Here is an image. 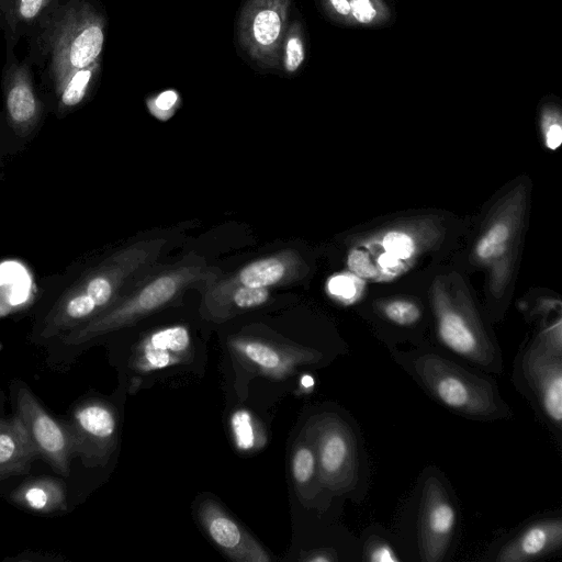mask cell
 Listing matches in <instances>:
<instances>
[{
	"label": "cell",
	"mask_w": 562,
	"mask_h": 562,
	"mask_svg": "<svg viewBox=\"0 0 562 562\" xmlns=\"http://www.w3.org/2000/svg\"><path fill=\"white\" fill-rule=\"evenodd\" d=\"M105 23L90 4L68 5L50 36V74L54 86L70 74L101 60Z\"/></svg>",
	"instance_id": "6da1fadb"
},
{
	"label": "cell",
	"mask_w": 562,
	"mask_h": 562,
	"mask_svg": "<svg viewBox=\"0 0 562 562\" xmlns=\"http://www.w3.org/2000/svg\"><path fill=\"white\" fill-rule=\"evenodd\" d=\"M292 0H247L238 20V40L251 59L265 67L281 63Z\"/></svg>",
	"instance_id": "7a4b0ae2"
},
{
	"label": "cell",
	"mask_w": 562,
	"mask_h": 562,
	"mask_svg": "<svg viewBox=\"0 0 562 562\" xmlns=\"http://www.w3.org/2000/svg\"><path fill=\"white\" fill-rule=\"evenodd\" d=\"M18 415L38 456L63 475L69 474L75 445L69 427L54 419L25 387L18 394Z\"/></svg>",
	"instance_id": "3957f363"
},
{
	"label": "cell",
	"mask_w": 562,
	"mask_h": 562,
	"mask_svg": "<svg viewBox=\"0 0 562 562\" xmlns=\"http://www.w3.org/2000/svg\"><path fill=\"white\" fill-rule=\"evenodd\" d=\"M306 436L315 445L316 461L322 482L331 490H339L351 480L353 447L348 429L337 419L322 417L311 420Z\"/></svg>",
	"instance_id": "277c9868"
},
{
	"label": "cell",
	"mask_w": 562,
	"mask_h": 562,
	"mask_svg": "<svg viewBox=\"0 0 562 562\" xmlns=\"http://www.w3.org/2000/svg\"><path fill=\"white\" fill-rule=\"evenodd\" d=\"M75 452L88 465L103 464L113 449L116 418L112 408L100 402L78 406L68 425Z\"/></svg>",
	"instance_id": "5b68a950"
},
{
	"label": "cell",
	"mask_w": 562,
	"mask_h": 562,
	"mask_svg": "<svg viewBox=\"0 0 562 562\" xmlns=\"http://www.w3.org/2000/svg\"><path fill=\"white\" fill-rule=\"evenodd\" d=\"M199 520L212 542L233 561L269 562V553L215 501L199 504Z\"/></svg>",
	"instance_id": "8992f818"
},
{
	"label": "cell",
	"mask_w": 562,
	"mask_h": 562,
	"mask_svg": "<svg viewBox=\"0 0 562 562\" xmlns=\"http://www.w3.org/2000/svg\"><path fill=\"white\" fill-rule=\"evenodd\" d=\"M423 375L439 400L447 406L470 414L488 411L490 400L482 387L472 379L446 364L441 359H424Z\"/></svg>",
	"instance_id": "52a82bcc"
},
{
	"label": "cell",
	"mask_w": 562,
	"mask_h": 562,
	"mask_svg": "<svg viewBox=\"0 0 562 562\" xmlns=\"http://www.w3.org/2000/svg\"><path fill=\"white\" fill-rule=\"evenodd\" d=\"M190 334L183 326H172L153 333L140 344L133 367L140 372L161 370L188 359Z\"/></svg>",
	"instance_id": "ba28073f"
},
{
	"label": "cell",
	"mask_w": 562,
	"mask_h": 562,
	"mask_svg": "<svg viewBox=\"0 0 562 562\" xmlns=\"http://www.w3.org/2000/svg\"><path fill=\"white\" fill-rule=\"evenodd\" d=\"M4 98L11 126L19 135L29 134L40 119L41 104L26 65L14 66L10 70Z\"/></svg>",
	"instance_id": "9c48e42d"
},
{
	"label": "cell",
	"mask_w": 562,
	"mask_h": 562,
	"mask_svg": "<svg viewBox=\"0 0 562 562\" xmlns=\"http://www.w3.org/2000/svg\"><path fill=\"white\" fill-rule=\"evenodd\" d=\"M37 456L21 417H0V480L26 473Z\"/></svg>",
	"instance_id": "30bf717a"
},
{
	"label": "cell",
	"mask_w": 562,
	"mask_h": 562,
	"mask_svg": "<svg viewBox=\"0 0 562 562\" xmlns=\"http://www.w3.org/2000/svg\"><path fill=\"white\" fill-rule=\"evenodd\" d=\"M454 524L453 506L428 485L423 527L425 560L437 561L441 558Z\"/></svg>",
	"instance_id": "8fae6325"
},
{
	"label": "cell",
	"mask_w": 562,
	"mask_h": 562,
	"mask_svg": "<svg viewBox=\"0 0 562 562\" xmlns=\"http://www.w3.org/2000/svg\"><path fill=\"white\" fill-rule=\"evenodd\" d=\"M234 348L239 357L265 375L285 378L299 363L308 361L312 356L284 351L259 340H238Z\"/></svg>",
	"instance_id": "7c38bea8"
},
{
	"label": "cell",
	"mask_w": 562,
	"mask_h": 562,
	"mask_svg": "<svg viewBox=\"0 0 562 562\" xmlns=\"http://www.w3.org/2000/svg\"><path fill=\"white\" fill-rule=\"evenodd\" d=\"M560 520L543 521L524 530L498 555L501 561H525L547 553L561 543Z\"/></svg>",
	"instance_id": "4fadbf2b"
},
{
	"label": "cell",
	"mask_w": 562,
	"mask_h": 562,
	"mask_svg": "<svg viewBox=\"0 0 562 562\" xmlns=\"http://www.w3.org/2000/svg\"><path fill=\"white\" fill-rule=\"evenodd\" d=\"M12 498L23 507L37 513L66 509V493L60 481L40 477L25 482L16 488Z\"/></svg>",
	"instance_id": "5bb4252c"
},
{
	"label": "cell",
	"mask_w": 562,
	"mask_h": 562,
	"mask_svg": "<svg viewBox=\"0 0 562 562\" xmlns=\"http://www.w3.org/2000/svg\"><path fill=\"white\" fill-rule=\"evenodd\" d=\"M438 334L441 341L456 353L477 362L486 359L475 333L460 314L453 311L441 313Z\"/></svg>",
	"instance_id": "9a60e30c"
},
{
	"label": "cell",
	"mask_w": 562,
	"mask_h": 562,
	"mask_svg": "<svg viewBox=\"0 0 562 562\" xmlns=\"http://www.w3.org/2000/svg\"><path fill=\"white\" fill-rule=\"evenodd\" d=\"M100 61L70 74L55 86L59 109H71L86 98L94 77L100 70Z\"/></svg>",
	"instance_id": "2e32d148"
},
{
	"label": "cell",
	"mask_w": 562,
	"mask_h": 562,
	"mask_svg": "<svg viewBox=\"0 0 562 562\" xmlns=\"http://www.w3.org/2000/svg\"><path fill=\"white\" fill-rule=\"evenodd\" d=\"M538 385L541 402L547 415L555 423L562 419V373L561 364H550L549 369L541 370L538 374Z\"/></svg>",
	"instance_id": "e0dca14e"
},
{
	"label": "cell",
	"mask_w": 562,
	"mask_h": 562,
	"mask_svg": "<svg viewBox=\"0 0 562 562\" xmlns=\"http://www.w3.org/2000/svg\"><path fill=\"white\" fill-rule=\"evenodd\" d=\"M231 429L234 442L240 451H251L261 447L266 439L255 422L252 415L238 409L231 416Z\"/></svg>",
	"instance_id": "ac0fdd59"
},
{
	"label": "cell",
	"mask_w": 562,
	"mask_h": 562,
	"mask_svg": "<svg viewBox=\"0 0 562 562\" xmlns=\"http://www.w3.org/2000/svg\"><path fill=\"white\" fill-rule=\"evenodd\" d=\"M284 274L283 265L274 258L255 261L240 271V282L247 286L266 288Z\"/></svg>",
	"instance_id": "d6986e66"
},
{
	"label": "cell",
	"mask_w": 562,
	"mask_h": 562,
	"mask_svg": "<svg viewBox=\"0 0 562 562\" xmlns=\"http://www.w3.org/2000/svg\"><path fill=\"white\" fill-rule=\"evenodd\" d=\"M304 60L305 45L302 26L300 22L294 21L288 26L282 42L281 64L286 74L293 75L301 68Z\"/></svg>",
	"instance_id": "ffe728a7"
},
{
	"label": "cell",
	"mask_w": 562,
	"mask_h": 562,
	"mask_svg": "<svg viewBox=\"0 0 562 562\" xmlns=\"http://www.w3.org/2000/svg\"><path fill=\"white\" fill-rule=\"evenodd\" d=\"M316 465V454L313 447L306 442L297 443L291 457V473L296 485H307L315 475Z\"/></svg>",
	"instance_id": "44dd1931"
},
{
	"label": "cell",
	"mask_w": 562,
	"mask_h": 562,
	"mask_svg": "<svg viewBox=\"0 0 562 562\" xmlns=\"http://www.w3.org/2000/svg\"><path fill=\"white\" fill-rule=\"evenodd\" d=\"M510 229L505 223L494 224L476 245V255L483 259L499 256L509 238Z\"/></svg>",
	"instance_id": "7402d4cb"
},
{
	"label": "cell",
	"mask_w": 562,
	"mask_h": 562,
	"mask_svg": "<svg viewBox=\"0 0 562 562\" xmlns=\"http://www.w3.org/2000/svg\"><path fill=\"white\" fill-rule=\"evenodd\" d=\"M385 316L398 325H412L420 317L419 307L409 301L396 300L383 307Z\"/></svg>",
	"instance_id": "603a6c76"
},
{
	"label": "cell",
	"mask_w": 562,
	"mask_h": 562,
	"mask_svg": "<svg viewBox=\"0 0 562 562\" xmlns=\"http://www.w3.org/2000/svg\"><path fill=\"white\" fill-rule=\"evenodd\" d=\"M385 252L401 259H408L415 249L411 236L402 232H390L383 238Z\"/></svg>",
	"instance_id": "cb8c5ba5"
},
{
	"label": "cell",
	"mask_w": 562,
	"mask_h": 562,
	"mask_svg": "<svg viewBox=\"0 0 562 562\" xmlns=\"http://www.w3.org/2000/svg\"><path fill=\"white\" fill-rule=\"evenodd\" d=\"M328 288L334 295L352 301L361 293L363 283L352 274H341L333 278Z\"/></svg>",
	"instance_id": "d4e9b609"
},
{
	"label": "cell",
	"mask_w": 562,
	"mask_h": 562,
	"mask_svg": "<svg viewBox=\"0 0 562 562\" xmlns=\"http://www.w3.org/2000/svg\"><path fill=\"white\" fill-rule=\"evenodd\" d=\"M53 0H15L13 14L16 21L35 20Z\"/></svg>",
	"instance_id": "484cf974"
},
{
	"label": "cell",
	"mask_w": 562,
	"mask_h": 562,
	"mask_svg": "<svg viewBox=\"0 0 562 562\" xmlns=\"http://www.w3.org/2000/svg\"><path fill=\"white\" fill-rule=\"evenodd\" d=\"M268 300L266 288H256L244 285L234 294V302L241 308L258 306Z\"/></svg>",
	"instance_id": "4316f807"
},
{
	"label": "cell",
	"mask_w": 562,
	"mask_h": 562,
	"mask_svg": "<svg viewBox=\"0 0 562 562\" xmlns=\"http://www.w3.org/2000/svg\"><path fill=\"white\" fill-rule=\"evenodd\" d=\"M179 101V94L176 90L169 89L158 93L148 101V106L153 113L160 117L172 113L173 108Z\"/></svg>",
	"instance_id": "83f0119b"
},
{
	"label": "cell",
	"mask_w": 562,
	"mask_h": 562,
	"mask_svg": "<svg viewBox=\"0 0 562 562\" xmlns=\"http://www.w3.org/2000/svg\"><path fill=\"white\" fill-rule=\"evenodd\" d=\"M350 14L360 24H369L376 18V9L371 0H349Z\"/></svg>",
	"instance_id": "f1b7e54d"
},
{
	"label": "cell",
	"mask_w": 562,
	"mask_h": 562,
	"mask_svg": "<svg viewBox=\"0 0 562 562\" xmlns=\"http://www.w3.org/2000/svg\"><path fill=\"white\" fill-rule=\"evenodd\" d=\"M546 145L549 149H557L562 142V128L560 123L554 122L547 126L546 132Z\"/></svg>",
	"instance_id": "f546056e"
},
{
	"label": "cell",
	"mask_w": 562,
	"mask_h": 562,
	"mask_svg": "<svg viewBox=\"0 0 562 562\" xmlns=\"http://www.w3.org/2000/svg\"><path fill=\"white\" fill-rule=\"evenodd\" d=\"M370 561H383V562H394L400 561V559L394 554L392 549L387 544H378L371 551L369 555Z\"/></svg>",
	"instance_id": "4dcf8cb0"
},
{
	"label": "cell",
	"mask_w": 562,
	"mask_h": 562,
	"mask_svg": "<svg viewBox=\"0 0 562 562\" xmlns=\"http://www.w3.org/2000/svg\"><path fill=\"white\" fill-rule=\"evenodd\" d=\"M330 10H333L339 16L350 15L349 0H326Z\"/></svg>",
	"instance_id": "1f68e13d"
},
{
	"label": "cell",
	"mask_w": 562,
	"mask_h": 562,
	"mask_svg": "<svg viewBox=\"0 0 562 562\" xmlns=\"http://www.w3.org/2000/svg\"><path fill=\"white\" fill-rule=\"evenodd\" d=\"M379 263L384 270L395 271L400 267V260L387 252L379 257Z\"/></svg>",
	"instance_id": "d6a6232c"
},
{
	"label": "cell",
	"mask_w": 562,
	"mask_h": 562,
	"mask_svg": "<svg viewBox=\"0 0 562 562\" xmlns=\"http://www.w3.org/2000/svg\"><path fill=\"white\" fill-rule=\"evenodd\" d=\"M305 560L310 561V562H327V561H331L333 559L329 555H327V553L317 552V553H314L313 555L306 558Z\"/></svg>",
	"instance_id": "836d02e7"
}]
</instances>
